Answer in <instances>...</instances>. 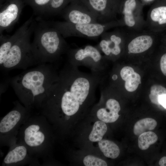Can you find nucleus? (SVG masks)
<instances>
[{"label":"nucleus","instance_id":"nucleus-1","mask_svg":"<svg viewBox=\"0 0 166 166\" xmlns=\"http://www.w3.org/2000/svg\"><path fill=\"white\" fill-rule=\"evenodd\" d=\"M103 74L80 71L68 62L58 72L57 80L41 109L55 133L61 136L70 133L75 118L91 111L96 88L103 80Z\"/></svg>","mask_w":166,"mask_h":166},{"label":"nucleus","instance_id":"nucleus-2","mask_svg":"<svg viewBox=\"0 0 166 166\" xmlns=\"http://www.w3.org/2000/svg\"><path fill=\"white\" fill-rule=\"evenodd\" d=\"M58 77L52 65L42 64L14 77L11 83L22 105L31 111L42 109Z\"/></svg>","mask_w":166,"mask_h":166},{"label":"nucleus","instance_id":"nucleus-3","mask_svg":"<svg viewBox=\"0 0 166 166\" xmlns=\"http://www.w3.org/2000/svg\"><path fill=\"white\" fill-rule=\"evenodd\" d=\"M56 137L45 117L42 114L31 115L20 127L17 142L25 145L32 156L42 159L45 165L50 161Z\"/></svg>","mask_w":166,"mask_h":166},{"label":"nucleus","instance_id":"nucleus-4","mask_svg":"<svg viewBox=\"0 0 166 166\" xmlns=\"http://www.w3.org/2000/svg\"><path fill=\"white\" fill-rule=\"evenodd\" d=\"M31 47L36 64L53 63L69 49L64 37L56 29L37 17Z\"/></svg>","mask_w":166,"mask_h":166},{"label":"nucleus","instance_id":"nucleus-5","mask_svg":"<svg viewBox=\"0 0 166 166\" xmlns=\"http://www.w3.org/2000/svg\"><path fill=\"white\" fill-rule=\"evenodd\" d=\"M36 23L35 19L26 33L17 40L0 42V67L2 70L26 69L36 64L30 42Z\"/></svg>","mask_w":166,"mask_h":166},{"label":"nucleus","instance_id":"nucleus-6","mask_svg":"<svg viewBox=\"0 0 166 166\" xmlns=\"http://www.w3.org/2000/svg\"><path fill=\"white\" fill-rule=\"evenodd\" d=\"M13 109L0 121V145L10 148L17 142L20 127L31 116V111L18 101Z\"/></svg>","mask_w":166,"mask_h":166},{"label":"nucleus","instance_id":"nucleus-7","mask_svg":"<svg viewBox=\"0 0 166 166\" xmlns=\"http://www.w3.org/2000/svg\"><path fill=\"white\" fill-rule=\"evenodd\" d=\"M46 22L50 26L58 30L64 38L72 36L95 38L101 36L110 29L121 27L118 20L106 23L96 22L85 24H73L66 21Z\"/></svg>","mask_w":166,"mask_h":166},{"label":"nucleus","instance_id":"nucleus-8","mask_svg":"<svg viewBox=\"0 0 166 166\" xmlns=\"http://www.w3.org/2000/svg\"><path fill=\"white\" fill-rule=\"evenodd\" d=\"M144 6L140 0H119L117 20L121 27L131 32L145 29Z\"/></svg>","mask_w":166,"mask_h":166},{"label":"nucleus","instance_id":"nucleus-9","mask_svg":"<svg viewBox=\"0 0 166 166\" xmlns=\"http://www.w3.org/2000/svg\"><path fill=\"white\" fill-rule=\"evenodd\" d=\"M67 54L68 62L71 65L85 66L91 72L103 74L105 58L97 46L88 45L83 48L69 49Z\"/></svg>","mask_w":166,"mask_h":166},{"label":"nucleus","instance_id":"nucleus-10","mask_svg":"<svg viewBox=\"0 0 166 166\" xmlns=\"http://www.w3.org/2000/svg\"><path fill=\"white\" fill-rule=\"evenodd\" d=\"M128 31L124 28L117 27L111 31H107L101 36L97 46L105 59L116 57L121 55L125 46Z\"/></svg>","mask_w":166,"mask_h":166},{"label":"nucleus","instance_id":"nucleus-11","mask_svg":"<svg viewBox=\"0 0 166 166\" xmlns=\"http://www.w3.org/2000/svg\"><path fill=\"white\" fill-rule=\"evenodd\" d=\"M157 33L147 29L135 32L128 31L125 46L127 53L140 54L150 49L157 39Z\"/></svg>","mask_w":166,"mask_h":166},{"label":"nucleus","instance_id":"nucleus-12","mask_svg":"<svg viewBox=\"0 0 166 166\" xmlns=\"http://www.w3.org/2000/svg\"><path fill=\"white\" fill-rule=\"evenodd\" d=\"M25 3L23 0H6L0 5V34L11 31L18 21Z\"/></svg>","mask_w":166,"mask_h":166},{"label":"nucleus","instance_id":"nucleus-13","mask_svg":"<svg viewBox=\"0 0 166 166\" xmlns=\"http://www.w3.org/2000/svg\"><path fill=\"white\" fill-rule=\"evenodd\" d=\"M88 7L98 22L117 21L118 0H87Z\"/></svg>","mask_w":166,"mask_h":166},{"label":"nucleus","instance_id":"nucleus-14","mask_svg":"<svg viewBox=\"0 0 166 166\" xmlns=\"http://www.w3.org/2000/svg\"><path fill=\"white\" fill-rule=\"evenodd\" d=\"M9 150L2 161V166L40 165L38 159L31 156L26 146L22 143L17 142Z\"/></svg>","mask_w":166,"mask_h":166},{"label":"nucleus","instance_id":"nucleus-15","mask_svg":"<svg viewBox=\"0 0 166 166\" xmlns=\"http://www.w3.org/2000/svg\"><path fill=\"white\" fill-rule=\"evenodd\" d=\"M121 106L119 102L113 98L106 100L101 95L99 102L93 107L91 112L99 120L107 123L115 122L118 119Z\"/></svg>","mask_w":166,"mask_h":166},{"label":"nucleus","instance_id":"nucleus-16","mask_svg":"<svg viewBox=\"0 0 166 166\" xmlns=\"http://www.w3.org/2000/svg\"><path fill=\"white\" fill-rule=\"evenodd\" d=\"M61 14L66 22L72 24L98 22L96 17L88 7L71 5L65 7Z\"/></svg>","mask_w":166,"mask_h":166},{"label":"nucleus","instance_id":"nucleus-17","mask_svg":"<svg viewBox=\"0 0 166 166\" xmlns=\"http://www.w3.org/2000/svg\"><path fill=\"white\" fill-rule=\"evenodd\" d=\"M166 24V6L152 4L147 13L145 29L157 32L159 26Z\"/></svg>","mask_w":166,"mask_h":166},{"label":"nucleus","instance_id":"nucleus-18","mask_svg":"<svg viewBox=\"0 0 166 166\" xmlns=\"http://www.w3.org/2000/svg\"><path fill=\"white\" fill-rule=\"evenodd\" d=\"M120 74L121 79L125 81V89L128 92L136 90L141 83L140 76L131 67L126 66L122 68L120 71Z\"/></svg>","mask_w":166,"mask_h":166},{"label":"nucleus","instance_id":"nucleus-19","mask_svg":"<svg viewBox=\"0 0 166 166\" xmlns=\"http://www.w3.org/2000/svg\"><path fill=\"white\" fill-rule=\"evenodd\" d=\"M98 145L100 151L107 157L114 159L117 157L120 154V150L119 147L111 140L102 139L98 142Z\"/></svg>","mask_w":166,"mask_h":166},{"label":"nucleus","instance_id":"nucleus-20","mask_svg":"<svg viewBox=\"0 0 166 166\" xmlns=\"http://www.w3.org/2000/svg\"><path fill=\"white\" fill-rule=\"evenodd\" d=\"M107 130L106 123L98 120L94 123L89 136V140L92 142H98L103 139Z\"/></svg>","mask_w":166,"mask_h":166},{"label":"nucleus","instance_id":"nucleus-21","mask_svg":"<svg viewBox=\"0 0 166 166\" xmlns=\"http://www.w3.org/2000/svg\"><path fill=\"white\" fill-rule=\"evenodd\" d=\"M26 4L29 5L33 9L34 14L41 18L45 16L52 0H23Z\"/></svg>","mask_w":166,"mask_h":166},{"label":"nucleus","instance_id":"nucleus-22","mask_svg":"<svg viewBox=\"0 0 166 166\" xmlns=\"http://www.w3.org/2000/svg\"><path fill=\"white\" fill-rule=\"evenodd\" d=\"M157 123L154 119L146 118L141 119L136 123L133 127V132L136 136L153 130L156 127Z\"/></svg>","mask_w":166,"mask_h":166},{"label":"nucleus","instance_id":"nucleus-23","mask_svg":"<svg viewBox=\"0 0 166 166\" xmlns=\"http://www.w3.org/2000/svg\"><path fill=\"white\" fill-rule=\"evenodd\" d=\"M156 134L151 131L144 132L139 136L138 138V145L142 150L148 149L150 146L154 144L157 140Z\"/></svg>","mask_w":166,"mask_h":166},{"label":"nucleus","instance_id":"nucleus-24","mask_svg":"<svg viewBox=\"0 0 166 166\" xmlns=\"http://www.w3.org/2000/svg\"><path fill=\"white\" fill-rule=\"evenodd\" d=\"M166 95V89L158 85H152L150 88L149 99L151 102L155 104L159 105V98L161 95Z\"/></svg>","mask_w":166,"mask_h":166},{"label":"nucleus","instance_id":"nucleus-25","mask_svg":"<svg viewBox=\"0 0 166 166\" xmlns=\"http://www.w3.org/2000/svg\"><path fill=\"white\" fill-rule=\"evenodd\" d=\"M82 162L85 166H107L108 165L104 160L92 155L85 156L83 159Z\"/></svg>","mask_w":166,"mask_h":166},{"label":"nucleus","instance_id":"nucleus-26","mask_svg":"<svg viewBox=\"0 0 166 166\" xmlns=\"http://www.w3.org/2000/svg\"><path fill=\"white\" fill-rule=\"evenodd\" d=\"M160 65L162 73L166 76V53L161 56L160 59Z\"/></svg>","mask_w":166,"mask_h":166},{"label":"nucleus","instance_id":"nucleus-27","mask_svg":"<svg viewBox=\"0 0 166 166\" xmlns=\"http://www.w3.org/2000/svg\"><path fill=\"white\" fill-rule=\"evenodd\" d=\"M159 104L166 109V95L160 96L159 98Z\"/></svg>","mask_w":166,"mask_h":166},{"label":"nucleus","instance_id":"nucleus-28","mask_svg":"<svg viewBox=\"0 0 166 166\" xmlns=\"http://www.w3.org/2000/svg\"><path fill=\"white\" fill-rule=\"evenodd\" d=\"M159 164L161 166H166V156L162 157L159 161Z\"/></svg>","mask_w":166,"mask_h":166},{"label":"nucleus","instance_id":"nucleus-29","mask_svg":"<svg viewBox=\"0 0 166 166\" xmlns=\"http://www.w3.org/2000/svg\"><path fill=\"white\" fill-rule=\"evenodd\" d=\"M143 5L144 6L146 5L150 4L154 0H140Z\"/></svg>","mask_w":166,"mask_h":166},{"label":"nucleus","instance_id":"nucleus-30","mask_svg":"<svg viewBox=\"0 0 166 166\" xmlns=\"http://www.w3.org/2000/svg\"><path fill=\"white\" fill-rule=\"evenodd\" d=\"M2 38H1V39H2ZM17 39H18V38H17Z\"/></svg>","mask_w":166,"mask_h":166}]
</instances>
